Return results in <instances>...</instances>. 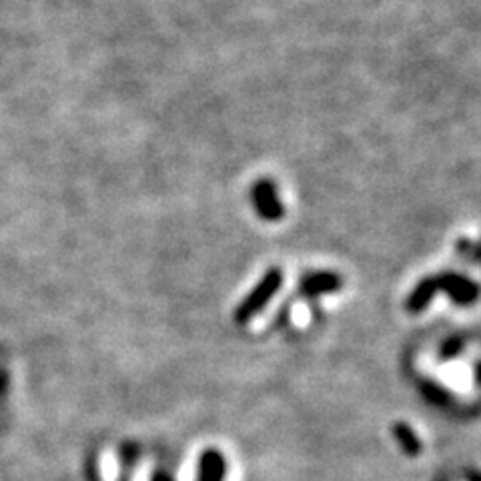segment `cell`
I'll return each instance as SVG.
<instances>
[{"label": "cell", "instance_id": "obj_1", "mask_svg": "<svg viewBox=\"0 0 481 481\" xmlns=\"http://www.w3.org/2000/svg\"><path fill=\"white\" fill-rule=\"evenodd\" d=\"M251 199L255 209L267 221H279L285 209H283V203L277 195V187L269 178H261L259 183L253 185Z\"/></svg>", "mask_w": 481, "mask_h": 481}, {"label": "cell", "instance_id": "obj_2", "mask_svg": "<svg viewBox=\"0 0 481 481\" xmlns=\"http://www.w3.org/2000/svg\"><path fill=\"white\" fill-rule=\"evenodd\" d=\"M281 285V273L275 271H269V275L261 281V285L255 289V293L249 297L247 303H245V309L239 313V317H249L255 311L261 309L263 305L267 303V301L277 293V289Z\"/></svg>", "mask_w": 481, "mask_h": 481}, {"label": "cell", "instance_id": "obj_3", "mask_svg": "<svg viewBox=\"0 0 481 481\" xmlns=\"http://www.w3.org/2000/svg\"><path fill=\"white\" fill-rule=\"evenodd\" d=\"M439 283H443V287H446L457 301H471L477 295V289L471 285L467 279H461L457 275H447L439 279Z\"/></svg>", "mask_w": 481, "mask_h": 481}, {"label": "cell", "instance_id": "obj_4", "mask_svg": "<svg viewBox=\"0 0 481 481\" xmlns=\"http://www.w3.org/2000/svg\"><path fill=\"white\" fill-rule=\"evenodd\" d=\"M339 277L333 273H317V275H311L303 281V287L309 293H319V291H333L339 287Z\"/></svg>", "mask_w": 481, "mask_h": 481}, {"label": "cell", "instance_id": "obj_5", "mask_svg": "<svg viewBox=\"0 0 481 481\" xmlns=\"http://www.w3.org/2000/svg\"><path fill=\"white\" fill-rule=\"evenodd\" d=\"M398 438L403 443V447L409 451V454H415V451H419V441L415 439L413 433L408 428H405V426H399L398 428Z\"/></svg>", "mask_w": 481, "mask_h": 481}, {"label": "cell", "instance_id": "obj_6", "mask_svg": "<svg viewBox=\"0 0 481 481\" xmlns=\"http://www.w3.org/2000/svg\"><path fill=\"white\" fill-rule=\"evenodd\" d=\"M219 474H221V464L215 457H211L209 461H207V476H205V481H216Z\"/></svg>", "mask_w": 481, "mask_h": 481}]
</instances>
